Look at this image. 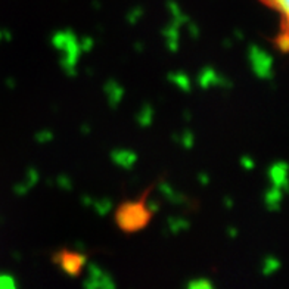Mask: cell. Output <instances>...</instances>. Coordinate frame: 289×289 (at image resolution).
I'll list each match as a JSON object with an SVG mask.
<instances>
[{
    "mask_svg": "<svg viewBox=\"0 0 289 289\" xmlns=\"http://www.w3.org/2000/svg\"><path fill=\"white\" fill-rule=\"evenodd\" d=\"M117 224L124 232H137L143 229L151 220V210L140 201H130L122 204L115 213Z\"/></svg>",
    "mask_w": 289,
    "mask_h": 289,
    "instance_id": "obj_1",
    "label": "cell"
},
{
    "mask_svg": "<svg viewBox=\"0 0 289 289\" xmlns=\"http://www.w3.org/2000/svg\"><path fill=\"white\" fill-rule=\"evenodd\" d=\"M55 261L58 265L70 276H77L83 265L86 263V257L81 255L80 252H72V251H61L55 255Z\"/></svg>",
    "mask_w": 289,
    "mask_h": 289,
    "instance_id": "obj_2",
    "label": "cell"
},
{
    "mask_svg": "<svg viewBox=\"0 0 289 289\" xmlns=\"http://www.w3.org/2000/svg\"><path fill=\"white\" fill-rule=\"evenodd\" d=\"M271 179H273V183L276 188L282 189V188H288V166L283 164V163H279L276 164L273 169H271V173H270Z\"/></svg>",
    "mask_w": 289,
    "mask_h": 289,
    "instance_id": "obj_3",
    "label": "cell"
},
{
    "mask_svg": "<svg viewBox=\"0 0 289 289\" xmlns=\"http://www.w3.org/2000/svg\"><path fill=\"white\" fill-rule=\"evenodd\" d=\"M267 6L273 8L274 11L279 12V15L283 20L285 30L289 31V0H263Z\"/></svg>",
    "mask_w": 289,
    "mask_h": 289,
    "instance_id": "obj_4",
    "label": "cell"
},
{
    "mask_svg": "<svg viewBox=\"0 0 289 289\" xmlns=\"http://www.w3.org/2000/svg\"><path fill=\"white\" fill-rule=\"evenodd\" d=\"M276 45L277 48L280 49L282 52H289V31L285 30L276 40Z\"/></svg>",
    "mask_w": 289,
    "mask_h": 289,
    "instance_id": "obj_5",
    "label": "cell"
}]
</instances>
